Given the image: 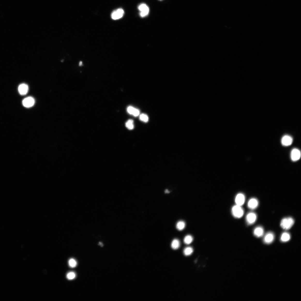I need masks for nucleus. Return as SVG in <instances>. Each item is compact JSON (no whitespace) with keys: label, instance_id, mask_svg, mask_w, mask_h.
Masks as SVG:
<instances>
[{"label":"nucleus","instance_id":"obj_1","mask_svg":"<svg viewBox=\"0 0 301 301\" xmlns=\"http://www.w3.org/2000/svg\"><path fill=\"white\" fill-rule=\"evenodd\" d=\"M295 221L291 217L285 218L281 220L280 225L281 228L285 230H289L294 224Z\"/></svg>","mask_w":301,"mask_h":301},{"label":"nucleus","instance_id":"obj_2","mask_svg":"<svg viewBox=\"0 0 301 301\" xmlns=\"http://www.w3.org/2000/svg\"><path fill=\"white\" fill-rule=\"evenodd\" d=\"M231 212L232 215L237 218H241L244 214V210L241 206L236 205L232 207Z\"/></svg>","mask_w":301,"mask_h":301},{"label":"nucleus","instance_id":"obj_3","mask_svg":"<svg viewBox=\"0 0 301 301\" xmlns=\"http://www.w3.org/2000/svg\"><path fill=\"white\" fill-rule=\"evenodd\" d=\"M138 9L140 11V15L142 17H144L147 16L149 12L148 7L145 3H142L138 7Z\"/></svg>","mask_w":301,"mask_h":301},{"label":"nucleus","instance_id":"obj_4","mask_svg":"<svg viewBox=\"0 0 301 301\" xmlns=\"http://www.w3.org/2000/svg\"><path fill=\"white\" fill-rule=\"evenodd\" d=\"M124 14V11L123 9L120 8L114 10L112 12L111 16L113 19L116 20L121 18Z\"/></svg>","mask_w":301,"mask_h":301},{"label":"nucleus","instance_id":"obj_5","mask_svg":"<svg viewBox=\"0 0 301 301\" xmlns=\"http://www.w3.org/2000/svg\"><path fill=\"white\" fill-rule=\"evenodd\" d=\"M35 103L34 99L31 96L28 97L24 99L22 101L23 106L26 108H30L33 107Z\"/></svg>","mask_w":301,"mask_h":301},{"label":"nucleus","instance_id":"obj_6","mask_svg":"<svg viewBox=\"0 0 301 301\" xmlns=\"http://www.w3.org/2000/svg\"><path fill=\"white\" fill-rule=\"evenodd\" d=\"M257 219L256 214L253 212H250L247 215L246 220L249 225H252L256 221Z\"/></svg>","mask_w":301,"mask_h":301},{"label":"nucleus","instance_id":"obj_7","mask_svg":"<svg viewBox=\"0 0 301 301\" xmlns=\"http://www.w3.org/2000/svg\"><path fill=\"white\" fill-rule=\"evenodd\" d=\"M245 199V196L244 194L241 193H238L235 198L236 205L242 206L244 204Z\"/></svg>","mask_w":301,"mask_h":301},{"label":"nucleus","instance_id":"obj_8","mask_svg":"<svg viewBox=\"0 0 301 301\" xmlns=\"http://www.w3.org/2000/svg\"><path fill=\"white\" fill-rule=\"evenodd\" d=\"M301 157V152L297 148H294L292 149L291 153V157L292 160L293 161L298 160Z\"/></svg>","mask_w":301,"mask_h":301},{"label":"nucleus","instance_id":"obj_9","mask_svg":"<svg viewBox=\"0 0 301 301\" xmlns=\"http://www.w3.org/2000/svg\"><path fill=\"white\" fill-rule=\"evenodd\" d=\"M292 142V138L291 136L288 135L284 136L281 139L282 144L284 146H287L291 145Z\"/></svg>","mask_w":301,"mask_h":301},{"label":"nucleus","instance_id":"obj_10","mask_svg":"<svg viewBox=\"0 0 301 301\" xmlns=\"http://www.w3.org/2000/svg\"><path fill=\"white\" fill-rule=\"evenodd\" d=\"M274 235L273 233L268 232L265 236L264 241L265 243L270 244L274 241Z\"/></svg>","mask_w":301,"mask_h":301},{"label":"nucleus","instance_id":"obj_11","mask_svg":"<svg viewBox=\"0 0 301 301\" xmlns=\"http://www.w3.org/2000/svg\"><path fill=\"white\" fill-rule=\"evenodd\" d=\"M259 205L258 201L256 199L252 198L250 199L248 203V206L251 209H255Z\"/></svg>","mask_w":301,"mask_h":301},{"label":"nucleus","instance_id":"obj_12","mask_svg":"<svg viewBox=\"0 0 301 301\" xmlns=\"http://www.w3.org/2000/svg\"><path fill=\"white\" fill-rule=\"evenodd\" d=\"M18 89L20 95H25L27 94L28 91V86L26 84H21L19 85Z\"/></svg>","mask_w":301,"mask_h":301},{"label":"nucleus","instance_id":"obj_13","mask_svg":"<svg viewBox=\"0 0 301 301\" xmlns=\"http://www.w3.org/2000/svg\"><path fill=\"white\" fill-rule=\"evenodd\" d=\"M253 234L256 237L259 238L262 236L264 234V230L262 227H258L254 230Z\"/></svg>","mask_w":301,"mask_h":301},{"label":"nucleus","instance_id":"obj_14","mask_svg":"<svg viewBox=\"0 0 301 301\" xmlns=\"http://www.w3.org/2000/svg\"><path fill=\"white\" fill-rule=\"evenodd\" d=\"M291 238V236L289 233L288 232H284L282 234L281 239L282 242H286L289 240Z\"/></svg>","mask_w":301,"mask_h":301},{"label":"nucleus","instance_id":"obj_15","mask_svg":"<svg viewBox=\"0 0 301 301\" xmlns=\"http://www.w3.org/2000/svg\"><path fill=\"white\" fill-rule=\"evenodd\" d=\"M180 245V241L177 239H174L172 242L171 246V248L174 250L178 249Z\"/></svg>","mask_w":301,"mask_h":301},{"label":"nucleus","instance_id":"obj_16","mask_svg":"<svg viewBox=\"0 0 301 301\" xmlns=\"http://www.w3.org/2000/svg\"><path fill=\"white\" fill-rule=\"evenodd\" d=\"M193 250L192 247H188L184 249V253L186 256L190 255L192 253Z\"/></svg>","mask_w":301,"mask_h":301},{"label":"nucleus","instance_id":"obj_17","mask_svg":"<svg viewBox=\"0 0 301 301\" xmlns=\"http://www.w3.org/2000/svg\"><path fill=\"white\" fill-rule=\"evenodd\" d=\"M185 227V222L183 221H178L176 224V228L179 231L183 230Z\"/></svg>","mask_w":301,"mask_h":301},{"label":"nucleus","instance_id":"obj_18","mask_svg":"<svg viewBox=\"0 0 301 301\" xmlns=\"http://www.w3.org/2000/svg\"><path fill=\"white\" fill-rule=\"evenodd\" d=\"M193 240V237L191 235H188L186 236L184 239V242L185 244L187 245L190 244Z\"/></svg>","mask_w":301,"mask_h":301},{"label":"nucleus","instance_id":"obj_19","mask_svg":"<svg viewBox=\"0 0 301 301\" xmlns=\"http://www.w3.org/2000/svg\"><path fill=\"white\" fill-rule=\"evenodd\" d=\"M125 125L128 129H133L134 127L133 121L131 119L129 120L125 124Z\"/></svg>","mask_w":301,"mask_h":301},{"label":"nucleus","instance_id":"obj_20","mask_svg":"<svg viewBox=\"0 0 301 301\" xmlns=\"http://www.w3.org/2000/svg\"><path fill=\"white\" fill-rule=\"evenodd\" d=\"M77 262L74 259H71L69 261V264L70 267L71 268H74L77 265Z\"/></svg>","mask_w":301,"mask_h":301},{"label":"nucleus","instance_id":"obj_21","mask_svg":"<svg viewBox=\"0 0 301 301\" xmlns=\"http://www.w3.org/2000/svg\"><path fill=\"white\" fill-rule=\"evenodd\" d=\"M140 120L145 122H147L148 120V117L146 115L144 114H142L139 117Z\"/></svg>","mask_w":301,"mask_h":301},{"label":"nucleus","instance_id":"obj_22","mask_svg":"<svg viewBox=\"0 0 301 301\" xmlns=\"http://www.w3.org/2000/svg\"><path fill=\"white\" fill-rule=\"evenodd\" d=\"M76 277V275L74 272H71L68 273L67 275V277L69 280H71L74 279Z\"/></svg>","mask_w":301,"mask_h":301},{"label":"nucleus","instance_id":"obj_23","mask_svg":"<svg viewBox=\"0 0 301 301\" xmlns=\"http://www.w3.org/2000/svg\"><path fill=\"white\" fill-rule=\"evenodd\" d=\"M136 109L134 107L130 106L128 107L127 111L129 114L133 115Z\"/></svg>","mask_w":301,"mask_h":301},{"label":"nucleus","instance_id":"obj_24","mask_svg":"<svg viewBox=\"0 0 301 301\" xmlns=\"http://www.w3.org/2000/svg\"><path fill=\"white\" fill-rule=\"evenodd\" d=\"M99 244L100 245L102 246L103 245V244L101 242H100Z\"/></svg>","mask_w":301,"mask_h":301},{"label":"nucleus","instance_id":"obj_25","mask_svg":"<svg viewBox=\"0 0 301 301\" xmlns=\"http://www.w3.org/2000/svg\"><path fill=\"white\" fill-rule=\"evenodd\" d=\"M165 193H169L170 192L169 191H168V190L167 189L166 190H165Z\"/></svg>","mask_w":301,"mask_h":301},{"label":"nucleus","instance_id":"obj_26","mask_svg":"<svg viewBox=\"0 0 301 301\" xmlns=\"http://www.w3.org/2000/svg\"><path fill=\"white\" fill-rule=\"evenodd\" d=\"M82 62H80V63H79V66H81L82 65Z\"/></svg>","mask_w":301,"mask_h":301},{"label":"nucleus","instance_id":"obj_27","mask_svg":"<svg viewBox=\"0 0 301 301\" xmlns=\"http://www.w3.org/2000/svg\"><path fill=\"white\" fill-rule=\"evenodd\" d=\"M160 1H162V0H160Z\"/></svg>","mask_w":301,"mask_h":301}]
</instances>
